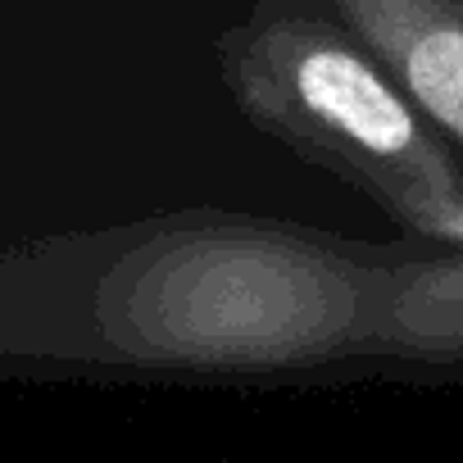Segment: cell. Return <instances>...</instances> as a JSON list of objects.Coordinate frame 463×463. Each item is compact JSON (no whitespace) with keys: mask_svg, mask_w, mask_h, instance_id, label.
Masks as SVG:
<instances>
[{"mask_svg":"<svg viewBox=\"0 0 463 463\" xmlns=\"http://www.w3.org/2000/svg\"><path fill=\"white\" fill-rule=\"evenodd\" d=\"M427 250L241 209L155 213L96 246L87 354L237 377L382 359L386 309Z\"/></svg>","mask_w":463,"mask_h":463,"instance_id":"1","label":"cell"},{"mask_svg":"<svg viewBox=\"0 0 463 463\" xmlns=\"http://www.w3.org/2000/svg\"><path fill=\"white\" fill-rule=\"evenodd\" d=\"M218 82L260 137L377 204L409 241L463 250V150L323 0H255L213 37Z\"/></svg>","mask_w":463,"mask_h":463,"instance_id":"2","label":"cell"},{"mask_svg":"<svg viewBox=\"0 0 463 463\" xmlns=\"http://www.w3.org/2000/svg\"><path fill=\"white\" fill-rule=\"evenodd\" d=\"M463 150V0H323Z\"/></svg>","mask_w":463,"mask_h":463,"instance_id":"3","label":"cell"},{"mask_svg":"<svg viewBox=\"0 0 463 463\" xmlns=\"http://www.w3.org/2000/svg\"><path fill=\"white\" fill-rule=\"evenodd\" d=\"M382 359L463 364V250L431 246L400 282L382 327Z\"/></svg>","mask_w":463,"mask_h":463,"instance_id":"4","label":"cell"}]
</instances>
